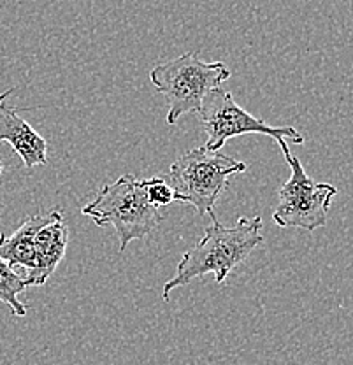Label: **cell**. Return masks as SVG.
<instances>
[{
  "instance_id": "6da1fadb",
  "label": "cell",
  "mask_w": 353,
  "mask_h": 365,
  "mask_svg": "<svg viewBox=\"0 0 353 365\" xmlns=\"http://www.w3.org/2000/svg\"><path fill=\"white\" fill-rule=\"evenodd\" d=\"M213 223L204 232V237L181 257L176 276L167 281L162 299L169 300L170 292L188 284L195 277L213 274L218 284L225 283L229 274L252 255V251L264 242L260 216H241L234 227H225L211 215Z\"/></svg>"
},
{
  "instance_id": "7a4b0ae2",
  "label": "cell",
  "mask_w": 353,
  "mask_h": 365,
  "mask_svg": "<svg viewBox=\"0 0 353 365\" xmlns=\"http://www.w3.org/2000/svg\"><path fill=\"white\" fill-rule=\"evenodd\" d=\"M148 180L132 174L120 176L115 182L102 186L98 195L81 209L97 227H113L120 239V253L135 239H144L164 220L146 195Z\"/></svg>"
},
{
  "instance_id": "3957f363",
  "label": "cell",
  "mask_w": 353,
  "mask_h": 365,
  "mask_svg": "<svg viewBox=\"0 0 353 365\" xmlns=\"http://www.w3.org/2000/svg\"><path fill=\"white\" fill-rule=\"evenodd\" d=\"M230 78L225 63H206L197 53H185L150 72L155 90L169 101L167 125H176L183 114L200 111L204 97Z\"/></svg>"
},
{
  "instance_id": "277c9868",
  "label": "cell",
  "mask_w": 353,
  "mask_h": 365,
  "mask_svg": "<svg viewBox=\"0 0 353 365\" xmlns=\"http://www.w3.org/2000/svg\"><path fill=\"white\" fill-rule=\"evenodd\" d=\"M245 170V162L199 146L181 155L169 167V185L174 190V200L193 205L199 215L211 216L229 178Z\"/></svg>"
},
{
  "instance_id": "5b68a950",
  "label": "cell",
  "mask_w": 353,
  "mask_h": 365,
  "mask_svg": "<svg viewBox=\"0 0 353 365\" xmlns=\"http://www.w3.org/2000/svg\"><path fill=\"white\" fill-rule=\"evenodd\" d=\"M282 153L290 165V178L280 188V202L272 220L282 228H302L313 232L327 223L330 202L336 197V186L311 180L301 160L290 153L287 143H280Z\"/></svg>"
},
{
  "instance_id": "8992f818",
  "label": "cell",
  "mask_w": 353,
  "mask_h": 365,
  "mask_svg": "<svg viewBox=\"0 0 353 365\" xmlns=\"http://www.w3.org/2000/svg\"><path fill=\"white\" fill-rule=\"evenodd\" d=\"M199 118L206 130L204 148L208 151H220L225 146L227 140L245 134L269 135L278 144L287 143V140H294L295 144L305 143V137L294 127H271L242 109L234 101L232 93L223 88L211 90L204 97Z\"/></svg>"
},
{
  "instance_id": "52a82bcc",
  "label": "cell",
  "mask_w": 353,
  "mask_h": 365,
  "mask_svg": "<svg viewBox=\"0 0 353 365\" xmlns=\"http://www.w3.org/2000/svg\"><path fill=\"white\" fill-rule=\"evenodd\" d=\"M20 109L0 102V143L11 144L26 169L48 163V144L30 123L18 114Z\"/></svg>"
},
{
  "instance_id": "ba28073f",
  "label": "cell",
  "mask_w": 353,
  "mask_h": 365,
  "mask_svg": "<svg viewBox=\"0 0 353 365\" xmlns=\"http://www.w3.org/2000/svg\"><path fill=\"white\" fill-rule=\"evenodd\" d=\"M63 222V215L60 207L39 211L34 216L26 218L20 228L13 235L6 237L2 234L0 239V258L13 267H24L32 271L36 265V235L41 228L51 223Z\"/></svg>"
},
{
  "instance_id": "9c48e42d",
  "label": "cell",
  "mask_w": 353,
  "mask_h": 365,
  "mask_svg": "<svg viewBox=\"0 0 353 365\" xmlns=\"http://www.w3.org/2000/svg\"><path fill=\"white\" fill-rule=\"evenodd\" d=\"M69 228L63 222L41 228L36 235V265L25 277L26 287H43L66 257Z\"/></svg>"
},
{
  "instance_id": "30bf717a",
  "label": "cell",
  "mask_w": 353,
  "mask_h": 365,
  "mask_svg": "<svg viewBox=\"0 0 353 365\" xmlns=\"http://www.w3.org/2000/svg\"><path fill=\"white\" fill-rule=\"evenodd\" d=\"M2 239V234H0ZM26 283L25 277H21L20 274H16L6 262L0 258V302H4L6 306H9V309L13 311L14 317H25L29 306L21 302L18 299V295L25 290Z\"/></svg>"
},
{
  "instance_id": "8fae6325",
  "label": "cell",
  "mask_w": 353,
  "mask_h": 365,
  "mask_svg": "<svg viewBox=\"0 0 353 365\" xmlns=\"http://www.w3.org/2000/svg\"><path fill=\"white\" fill-rule=\"evenodd\" d=\"M146 195L148 200L158 209L174 202V190L167 181V178H150L146 185Z\"/></svg>"
},
{
  "instance_id": "7c38bea8",
  "label": "cell",
  "mask_w": 353,
  "mask_h": 365,
  "mask_svg": "<svg viewBox=\"0 0 353 365\" xmlns=\"http://www.w3.org/2000/svg\"><path fill=\"white\" fill-rule=\"evenodd\" d=\"M13 91H14V88H9V90H6V91H4V93H0V102H2V101H6V98L9 97V95L13 93ZM2 170H4V165H2V163H0V174H2Z\"/></svg>"
}]
</instances>
